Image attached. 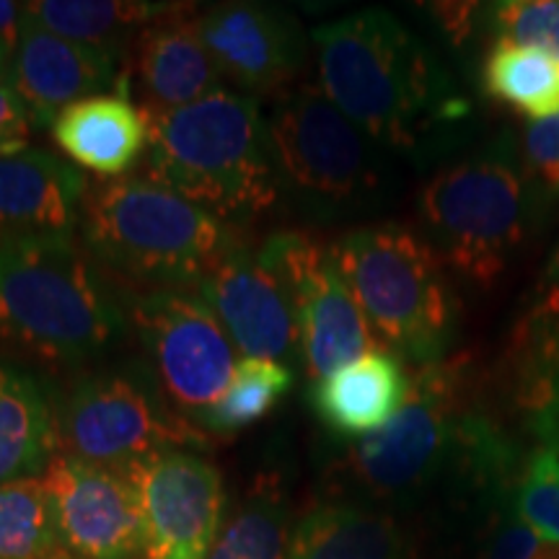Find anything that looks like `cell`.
I'll return each instance as SVG.
<instances>
[{
    "mask_svg": "<svg viewBox=\"0 0 559 559\" xmlns=\"http://www.w3.org/2000/svg\"><path fill=\"white\" fill-rule=\"evenodd\" d=\"M83 247L104 267L158 288H198L239 247L236 230L145 177L88 187Z\"/></svg>",
    "mask_w": 559,
    "mask_h": 559,
    "instance_id": "4",
    "label": "cell"
},
{
    "mask_svg": "<svg viewBox=\"0 0 559 559\" xmlns=\"http://www.w3.org/2000/svg\"><path fill=\"white\" fill-rule=\"evenodd\" d=\"M539 536L521 519L510 500L495 508V526L489 531L481 559H531Z\"/></svg>",
    "mask_w": 559,
    "mask_h": 559,
    "instance_id": "32",
    "label": "cell"
},
{
    "mask_svg": "<svg viewBox=\"0 0 559 559\" xmlns=\"http://www.w3.org/2000/svg\"><path fill=\"white\" fill-rule=\"evenodd\" d=\"M288 559H407V542L381 510L321 502L293 528Z\"/></svg>",
    "mask_w": 559,
    "mask_h": 559,
    "instance_id": "22",
    "label": "cell"
},
{
    "mask_svg": "<svg viewBox=\"0 0 559 559\" xmlns=\"http://www.w3.org/2000/svg\"><path fill=\"white\" fill-rule=\"evenodd\" d=\"M319 88L379 148L428 156L453 145L472 104L438 52L394 13H349L311 34Z\"/></svg>",
    "mask_w": 559,
    "mask_h": 559,
    "instance_id": "1",
    "label": "cell"
},
{
    "mask_svg": "<svg viewBox=\"0 0 559 559\" xmlns=\"http://www.w3.org/2000/svg\"><path fill=\"white\" fill-rule=\"evenodd\" d=\"M293 368L277 360L243 358L236 362L221 400L198 419V428L213 432H236L260 423L293 389Z\"/></svg>",
    "mask_w": 559,
    "mask_h": 559,
    "instance_id": "27",
    "label": "cell"
},
{
    "mask_svg": "<svg viewBox=\"0 0 559 559\" xmlns=\"http://www.w3.org/2000/svg\"><path fill=\"white\" fill-rule=\"evenodd\" d=\"M58 449L50 391L32 370L0 362V485L45 474Z\"/></svg>",
    "mask_w": 559,
    "mask_h": 559,
    "instance_id": "21",
    "label": "cell"
},
{
    "mask_svg": "<svg viewBox=\"0 0 559 559\" xmlns=\"http://www.w3.org/2000/svg\"><path fill=\"white\" fill-rule=\"evenodd\" d=\"M280 194L311 221H345L381 205L389 166L317 83L288 91L267 115Z\"/></svg>",
    "mask_w": 559,
    "mask_h": 559,
    "instance_id": "7",
    "label": "cell"
},
{
    "mask_svg": "<svg viewBox=\"0 0 559 559\" xmlns=\"http://www.w3.org/2000/svg\"><path fill=\"white\" fill-rule=\"evenodd\" d=\"M21 21H24V5L0 3V45L13 55L21 34Z\"/></svg>",
    "mask_w": 559,
    "mask_h": 559,
    "instance_id": "35",
    "label": "cell"
},
{
    "mask_svg": "<svg viewBox=\"0 0 559 559\" xmlns=\"http://www.w3.org/2000/svg\"><path fill=\"white\" fill-rule=\"evenodd\" d=\"M11 83L37 128H52L62 109L88 96L109 88L128 94L122 58L60 37L26 13L11 55Z\"/></svg>",
    "mask_w": 559,
    "mask_h": 559,
    "instance_id": "16",
    "label": "cell"
},
{
    "mask_svg": "<svg viewBox=\"0 0 559 559\" xmlns=\"http://www.w3.org/2000/svg\"><path fill=\"white\" fill-rule=\"evenodd\" d=\"M130 317L70 234L0 241V345L81 362L107 353Z\"/></svg>",
    "mask_w": 559,
    "mask_h": 559,
    "instance_id": "3",
    "label": "cell"
},
{
    "mask_svg": "<svg viewBox=\"0 0 559 559\" xmlns=\"http://www.w3.org/2000/svg\"><path fill=\"white\" fill-rule=\"evenodd\" d=\"M531 559H559V542L542 536L539 544H536L534 555H531Z\"/></svg>",
    "mask_w": 559,
    "mask_h": 559,
    "instance_id": "37",
    "label": "cell"
},
{
    "mask_svg": "<svg viewBox=\"0 0 559 559\" xmlns=\"http://www.w3.org/2000/svg\"><path fill=\"white\" fill-rule=\"evenodd\" d=\"M481 91L531 122L559 115V58L531 47L495 41L481 60Z\"/></svg>",
    "mask_w": 559,
    "mask_h": 559,
    "instance_id": "24",
    "label": "cell"
},
{
    "mask_svg": "<svg viewBox=\"0 0 559 559\" xmlns=\"http://www.w3.org/2000/svg\"><path fill=\"white\" fill-rule=\"evenodd\" d=\"M130 321L160 394L198 425L221 400L239 362L218 313L198 293L156 288L132 298Z\"/></svg>",
    "mask_w": 559,
    "mask_h": 559,
    "instance_id": "10",
    "label": "cell"
},
{
    "mask_svg": "<svg viewBox=\"0 0 559 559\" xmlns=\"http://www.w3.org/2000/svg\"><path fill=\"white\" fill-rule=\"evenodd\" d=\"M521 353L528 370L542 368L559 347V243L536 285L534 304L521 324Z\"/></svg>",
    "mask_w": 559,
    "mask_h": 559,
    "instance_id": "30",
    "label": "cell"
},
{
    "mask_svg": "<svg viewBox=\"0 0 559 559\" xmlns=\"http://www.w3.org/2000/svg\"><path fill=\"white\" fill-rule=\"evenodd\" d=\"M290 508L277 487H254L223 523L205 559H288Z\"/></svg>",
    "mask_w": 559,
    "mask_h": 559,
    "instance_id": "26",
    "label": "cell"
},
{
    "mask_svg": "<svg viewBox=\"0 0 559 559\" xmlns=\"http://www.w3.org/2000/svg\"><path fill=\"white\" fill-rule=\"evenodd\" d=\"M0 559H68L41 474L0 485Z\"/></svg>",
    "mask_w": 559,
    "mask_h": 559,
    "instance_id": "25",
    "label": "cell"
},
{
    "mask_svg": "<svg viewBox=\"0 0 559 559\" xmlns=\"http://www.w3.org/2000/svg\"><path fill=\"white\" fill-rule=\"evenodd\" d=\"M534 198L519 145L502 132L440 166L419 190L417 215L445 267L492 288L526 241Z\"/></svg>",
    "mask_w": 559,
    "mask_h": 559,
    "instance_id": "6",
    "label": "cell"
},
{
    "mask_svg": "<svg viewBox=\"0 0 559 559\" xmlns=\"http://www.w3.org/2000/svg\"><path fill=\"white\" fill-rule=\"evenodd\" d=\"M50 130L70 160L111 179L128 174L148 151V117L124 91L70 104Z\"/></svg>",
    "mask_w": 559,
    "mask_h": 559,
    "instance_id": "20",
    "label": "cell"
},
{
    "mask_svg": "<svg viewBox=\"0 0 559 559\" xmlns=\"http://www.w3.org/2000/svg\"><path fill=\"white\" fill-rule=\"evenodd\" d=\"M198 32L223 79L247 94L296 83L309 62V37L290 11L270 3H223L198 16Z\"/></svg>",
    "mask_w": 559,
    "mask_h": 559,
    "instance_id": "14",
    "label": "cell"
},
{
    "mask_svg": "<svg viewBox=\"0 0 559 559\" xmlns=\"http://www.w3.org/2000/svg\"><path fill=\"white\" fill-rule=\"evenodd\" d=\"M128 474L143 513L140 559H205L226 513L218 469L190 451H166Z\"/></svg>",
    "mask_w": 559,
    "mask_h": 559,
    "instance_id": "12",
    "label": "cell"
},
{
    "mask_svg": "<svg viewBox=\"0 0 559 559\" xmlns=\"http://www.w3.org/2000/svg\"><path fill=\"white\" fill-rule=\"evenodd\" d=\"M198 296L218 313L230 342L247 358L298 362L300 334L283 280L247 247L230 254L198 285Z\"/></svg>",
    "mask_w": 559,
    "mask_h": 559,
    "instance_id": "15",
    "label": "cell"
},
{
    "mask_svg": "<svg viewBox=\"0 0 559 559\" xmlns=\"http://www.w3.org/2000/svg\"><path fill=\"white\" fill-rule=\"evenodd\" d=\"M559 383V347L555 349V355L544 362L542 368L536 370H528L526 373V383H523V389L526 386H534V383Z\"/></svg>",
    "mask_w": 559,
    "mask_h": 559,
    "instance_id": "36",
    "label": "cell"
},
{
    "mask_svg": "<svg viewBox=\"0 0 559 559\" xmlns=\"http://www.w3.org/2000/svg\"><path fill=\"white\" fill-rule=\"evenodd\" d=\"M412 373L389 349H373L326 379L311 383L313 415L340 438H366L389 423L407 402Z\"/></svg>",
    "mask_w": 559,
    "mask_h": 559,
    "instance_id": "19",
    "label": "cell"
},
{
    "mask_svg": "<svg viewBox=\"0 0 559 559\" xmlns=\"http://www.w3.org/2000/svg\"><path fill=\"white\" fill-rule=\"evenodd\" d=\"M145 179L223 223H249L280 198L267 117L254 96L221 88L171 111H145Z\"/></svg>",
    "mask_w": 559,
    "mask_h": 559,
    "instance_id": "2",
    "label": "cell"
},
{
    "mask_svg": "<svg viewBox=\"0 0 559 559\" xmlns=\"http://www.w3.org/2000/svg\"><path fill=\"white\" fill-rule=\"evenodd\" d=\"M474 404L469 355L419 366L404 407L383 428L345 449L342 472L370 500H409L453 469L461 425Z\"/></svg>",
    "mask_w": 559,
    "mask_h": 559,
    "instance_id": "8",
    "label": "cell"
},
{
    "mask_svg": "<svg viewBox=\"0 0 559 559\" xmlns=\"http://www.w3.org/2000/svg\"><path fill=\"white\" fill-rule=\"evenodd\" d=\"M0 81H11V52L0 45Z\"/></svg>",
    "mask_w": 559,
    "mask_h": 559,
    "instance_id": "38",
    "label": "cell"
},
{
    "mask_svg": "<svg viewBox=\"0 0 559 559\" xmlns=\"http://www.w3.org/2000/svg\"><path fill=\"white\" fill-rule=\"evenodd\" d=\"M174 5L128 3V0H37L24 13L60 37L96 47L124 60L130 41Z\"/></svg>",
    "mask_w": 559,
    "mask_h": 559,
    "instance_id": "23",
    "label": "cell"
},
{
    "mask_svg": "<svg viewBox=\"0 0 559 559\" xmlns=\"http://www.w3.org/2000/svg\"><path fill=\"white\" fill-rule=\"evenodd\" d=\"M41 477L68 559L143 557V513L128 472L58 453Z\"/></svg>",
    "mask_w": 559,
    "mask_h": 559,
    "instance_id": "13",
    "label": "cell"
},
{
    "mask_svg": "<svg viewBox=\"0 0 559 559\" xmlns=\"http://www.w3.org/2000/svg\"><path fill=\"white\" fill-rule=\"evenodd\" d=\"M135 73L143 111L190 107L223 88V73L198 32V16L174 5L135 39Z\"/></svg>",
    "mask_w": 559,
    "mask_h": 559,
    "instance_id": "18",
    "label": "cell"
},
{
    "mask_svg": "<svg viewBox=\"0 0 559 559\" xmlns=\"http://www.w3.org/2000/svg\"><path fill=\"white\" fill-rule=\"evenodd\" d=\"M88 181L70 160L24 148L0 156V241L70 234L81 223Z\"/></svg>",
    "mask_w": 559,
    "mask_h": 559,
    "instance_id": "17",
    "label": "cell"
},
{
    "mask_svg": "<svg viewBox=\"0 0 559 559\" xmlns=\"http://www.w3.org/2000/svg\"><path fill=\"white\" fill-rule=\"evenodd\" d=\"M521 158L534 192L559 198V115L526 124Z\"/></svg>",
    "mask_w": 559,
    "mask_h": 559,
    "instance_id": "31",
    "label": "cell"
},
{
    "mask_svg": "<svg viewBox=\"0 0 559 559\" xmlns=\"http://www.w3.org/2000/svg\"><path fill=\"white\" fill-rule=\"evenodd\" d=\"M513 506L536 534L559 542V456L547 445L521 466Z\"/></svg>",
    "mask_w": 559,
    "mask_h": 559,
    "instance_id": "29",
    "label": "cell"
},
{
    "mask_svg": "<svg viewBox=\"0 0 559 559\" xmlns=\"http://www.w3.org/2000/svg\"><path fill=\"white\" fill-rule=\"evenodd\" d=\"M495 41L531 47L559 58V0H502L481 11Z\"/></svg>",
    "mask_w": 559,
    "mask_h": 559,
    "instance_id": "28",
    "label": "cell"
},
{
    "mask_svg": "<svg viewBox=\"0 0 559 559\" xmlns=\"http://www.w3.org/2000/svg\"><path fill=\"white\" fill-rule=\"evenodd\" d=\"M34 120L11 81H0V156L29 148Z\"/></svg>",
    "mask_w": 559,
    "mask_h": 559,
    "instance_id": "34",
    "label": "cell"
},
{
    "mask_svg": "<svg viewBox=\"0 0 559 559\" xmlns=\"http://www.w3.org/2000/svg\"><path fill=\"white\" fill-rule=\"evenodd\" d=\"M523 394H526L528 428L559 456V383H534L523 389Z\"/></svg>",
    "mask_w": 559,
    "mask_h": 559,
    "instance_id": "33",
    "label": "cell"
},
{
    "mask_svg": "<svg viewBox=\"0 0 559 559\" xmlns=\"http://www.w3.org/2000/svg\"><path fill=\"white\" fill-rule=\"evenodd\" d=\"M257 254L288 290L300 334V366L311 383L379 347L330 247L298 230H280Z\"/></svg>",
    "mask_w": 559,
    "mask_h": 559,
    "instance_id": "11",
    "label": "cell"
},
{
    "mask_svg": "<svg viewBox=\"0 0 559 559\" xmlns=\"http://www.w3.org/2000/svg\"><path fill=\"white\" fill-rule=\"evenodd\" d=\"M330 249L381 347L417 368L449 358L459 300L425 236L402 223H370Z\"/></svg>",
    "mask_w": 559,
    "mask_h": 559,
    "instance_id": "5",
    "label": "cell"
},
{
    "mask_svg": "<svg viewBox=\"0 0 559 559\" xmlns=\"http://www.w3.org/2000/svg\"><path fill=\"white\" fill-rule=\"evenodd\" d=\"M160 394L151 370H102L75 383L58 412L60 453L128 472L166 451L205 443Z\"/></svg>",
    "mask_w": 559,
    "mask_h": 559,
    "instance_id": "9",
    "label": "cell"
}]
</instances>
